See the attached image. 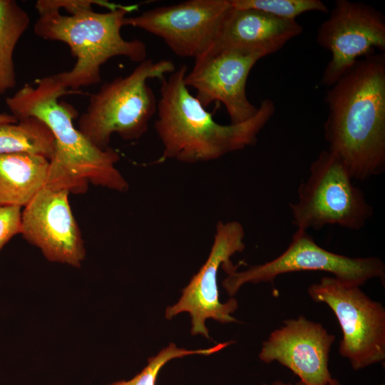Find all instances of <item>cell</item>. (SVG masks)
I'll return each mask as SVG.
<instances>
[{
	"instance_id": "6da1fadb",
	"label": "cell",
	"mask_w": 385,
	"mask_h": 385,
	"mask_svg": "<svg viewBox=\"0 0 385 385\" xmlns=\"http://www.w3.org/2000/svg\"><path fill=\"white\" fill-rule=\"evenodd\" d=\"M326 93L328 150L353 180L385 170V54L359 59Z\"/></svg>"
},
{
	"instance_id": "7a4b0ae2",
	"label": "cell",
	"mask_w": 385,
	"mask_h": 385,
	"mask_svg": "<svg viewBox=\"0 0 385 385\" xmlns=\"http://www.w3.org/2000/svg\"><path fill=\"white\" fill-rule=\"evenodd\" d=\"M38 0V18L34 33L41 38L66 43L76 57L68 71L56 74L66 88L77 91L81 87L101 81V68L108 60L124 56L134 62L145 60V44L138 39L128 41L120 34L126 14L138 4L122 5L101 0Z\"/></svg>"
},
{
	"instance_id": "3957f363",
	"label": "cell",
	"mask_w": 385,
	"mask_h": 385,
	"mask_svg": "<svg viewBox=\"0 0 385 385\" xmlns=\"http://www.w3.org/2000/svg\"><path fill=\"white\" fill-rule=\"evenodd\" d=\"M77 91L63 87L55 75L43 77L36 86L24 85L6 98L7 107L18 120L34 116L43 121L55 138V150L49 160L46 187L79 194L88 184L125 192L128 183L117 169L119 154L113 148L103 150L75 128L76 111L58 98Z\"/></svg>"
},
{
	"instance_id": "277c9868",
	"label": "cell",
	"mask_w": 385,
	"mask_h": 385,
	"mask_svg": "<svg viewBox=\"0 0 385 385\" xmlns=\"http://www.w3.org/2000/svg\"><path fill=\"white\" fill-rule=\"evenodd\" d=\"M187 71L183 65L160 80L155 128L163 146L162 160L206 162L254 145L275 113L274 102L262 101L255 115L244 123L220 124L190 93L184 82Z\"/></svg>"
},
{
	"instance_id": "5b68a950",
	"label": "cell",
	"mask_w": 385,
	"mask_h": 385,
	"mask_svg": "<svg viewBox=\"0 0 385 385\" xmlns=\"http://www.w3.org/2000/svg\"><path fill=\"white\" fill-rule=\"evenodd\" d=\"M175 71L170 60L145 59L128 75L103 83L90 96L78 129L103 150L110 148L114 133L125 140L139 139L157 112L156 98L148 80H160Z\"/></svg>"
},
{
	"instance_id": "8992f818",
	"label": "cell",
	"mask_w": 385,
	"mask_h": 385,
	"mask_svg": "<svg viewBox=\"0 0 385 385\" xmlns=\"http://www.w3.org/2000/svg\"><path fill=\"white\" fill-rule=\"evenodd\" d=\"M297 195L298 200L289 203L297 230H320L331 225L358 230L373 215L363 191L354 184L343 163L328 150L312 161Z\"/></svg>"
},
{
	"instance_id": "52a82bcc",
	"label": "cell",
	"mask_w": 385,
	"mask_h": 385,
	"mask_svg": "<svg viewBox=\"0 0 385 385\" xmlns=\"http://www.w3.org/2000/svg\"><path fill=\"white\" fill-rule=\"evenodd\" d=\"M223 268L227 276L222 286L230 297L247 283L273 282L279 275L302 271L331 273L341 282L357 287L371 279H379L383 284L385 281V265L380 258L350 257L328 251L307 231L297 229L288 247L276 258L239 272L232 263Z\"/></svg>"
},
{
	"instance_id": "ba28073f",
	"label": "cell",
	"mask_w": 385,
	"mask_h": 385,
	"mask_svg": "<svg viewBox=\"0 0 385 385\" xmlns=\"http://www.w3.org/2000/svg\"><path fill=\"white\" fill-rule=\"evenodd\" d=\"M310 298L326 304L342 332L339 354L352 369L361 370L385 360V308L369 298L360 287L324 276L307 289Z\"/></svg>"
},
{
	"instance_id": "9c48e42d",
	"label": "cell",
	"mask_w": 385,
	"mask_h": 385,
	"mask_svg": "<svg viewBox=\"0 0 385 385\" xmlns=\"http://www.w3.org/2000/svg\"><path fill=\"white\" fill-rule=\"evenodd\" d=\"M317 42L331 53L319 82L330 87L360 58L385 50V17L371 5L337 0L319 26Z\"/></svg>"
},
{
	"instance_id": "30bf717a",
	"label": "cell",
	"mask_w": 385,
	"mask_h": 385,
	"mask_svg": "<svg viewBox=\"0 0 385 385\" xmlns=\"http://www.w3.org/2000/svg\"><path fill=\"white\" fill-rule=\"evenodd\" d=\"M232 9L230 0H189L125 17L123 24L161 38L180 57H198L219 39Z\"/></svg>"
},
{
	"instance_id": "8fae6325",
	"label": "cell",
	"mask_w": 385,
	"mask_h": 385,
	"mask_svg": "<svg viewBox=\"0 0 385 385\" xmlns=\"http://www.w3.org/2000/svg\"><path fill=\"white\" fill-rule=\"evenodd\" d=\"M266 54L261 51L225 47L215 43L195 58L187 72L185 86L196 91L195 98L206 108L212 102L222 103L231 124L244 123L255 115L258 106L248 99L246 84L255 64Z\"/></svg>"
},
{
	"instance_id": "7c38bea8",
	"label": "cell",
	"mask_w": 385,
	"mask_h": 385,
	"mask_svg": "<svg viewBox=\"0 0 385 385\" xmlns=\"http://www.w3.org/2000/svg\"><path fill=\"white\" fill-rule=\"evenodd\" d=\"M245 229L235 220L219 221L215 227L213 244L207 259L200 270L182 290L178 302L165 310V318L171 319L182 312L189 313L191 319V334H200L210 339L205 326L207 319L221 323L238 322L231 314L238 307L235 298L230 297L225 303L219 299L217 273L219 268L230 262V257L245 248Z\"/></svg>"
},
{
	"instance_id": "4fadbf2b",
	"label": "cell",
	"mask_w": 385,
	"mask_h": 385,
	"mask_svg": "<svg viewBox=\"0 0 385 385\" xmlns=\"http://www.w3.org/2000/svg\"><path fill=\"white\" fill-rule=\"evenodd\" d=\"M68 195L66 190L42 188L22 211L21 234L48 260L79 267L86 250Z\"/></svg>"
},
{
	"instance_id": "5bb4252c",
	"label": "cell",
	"mask_w": 385,
	"mask_h": 385,
	"mask_svg": "<svg viewBox=\"0 0 385 385\" xmlns=\"http://www.w3.org/2000/svg\"><path fill=\"white\" fill-rule=\"evenodd\" d=\"M335 336L304 316L283 321L263 342L260 359L277 361L307 385H328L332 378L329 359Z\"/></svg>"
},
{
	"instance_id": "9a60e30c",
	"label": "cell",
	"mask_w": 385,
	"mask_h": 385,
	"mask_svg": "<svg viewBox=\"0 0 385 385\" xmlns=\"http://www.w3.org/2000/svg\"><path fill=\"white\" fill-rule=\"evenodd\" d=\"M302 32V26L296 20L277 18L256 9L232 7L215 43L268 56Z\"/></svg>"
},
{
	"instance_id": "2e32d148",
	"label": "cell",
	"mask_w": 385,
	"mask_h": 385,
	"mask_svg": "<svg viewBox=\"0 0 385 385\" xmlns=\"http://www.w3.org/2000/svg\"><path fill=\"white\" fill-rule=\"evenodd\" d=\"M48 169L41 155L0 154V205H27L46 186Z\"/></svg>"
},
{
	"instance_id": "e0dca14e",
	"label": "cell",
	"mask_w": 385,
	"mask_h": 385,
	"mask_svg": "<svg viewBox=\"0 0 385 385\" xmlns=\"http://www.w3.org/2000/svg\"><path fill=\"white\" fill-rule=\"evenodd\" d=\"M55 144L51 129L36 117L29 116L16 123L0 125V154L29 153L50 160Z\"/></svg>"
},
{
	"instance_id": "ac0fdd59",
	"label": "cell",
	"mask_w": 385,
	"mask_h": 385,
	"mask_svg": "<svg viewBox=\"0 0 385 385\" xmlns=\"http://www.w3.org/2000/svg\"><path fill=\"white\" fill-rule=\"evenodd\" d=\"M29 23L28 13L16 1L0 0V96L16 84L13 54Z\"/></svg>"
},
{
	"instance_id": "d6986e66",
	"label": "cell",
	"mask_w": 385,
	"mask_h": 385,
	"mask_svg": "<svg viewBox=\"0 0 385 385\" xmlns=\"http://www.w3.org/2000/svg\"><path fill=\"white\" fill-rule=\"evenodd\" d=\"M233 341L225 342L207 349L195 350H188L184 348L180 349L175 344L170 343L156 356L149 358L147 366L132 379L129 381H119L109 385H155L158 373L161 368L169 361L192 354L208 356L226 348L233 344Z\"/></svg>"
},
{
	"instance_id": "ffe728a7",
	"label": "cell",
	"mask_w": 385,
	"mask_h": 385,
	"mask_svg": "<svg viewBox=\"0 0 385 385\" xmlns=\"http://www.w3.org/2000/svg\"><path fill=\"white\" fill-rule=\"evenodd\" d=\"M235 9H252L284 19L296 20L308 11L329 13L327 6L320 0H230Z\"/></svg>"
},
{
	"instance_id": "44dd1931",
	"label": "cell",
	"mask_w": 385,
	"mask_h": 385,
	"mask_svg": "<svg viewBox=\"0 0 385 385\" xmlns=\"http://www.w3.org/2000/svg\"><path fill=\"white\" fill-rule=\"evenodd\" d=\"M21 207L0 205V251L15 235L21 233Z\"/></svg>"
},
{
	"instance_id": "7402d4cb",
	"label": "cell",
	"mask_w": 385,
	"mask_h": 385,
	"mask_svg": "<svg viewBox=\"0 0 385 385\" xmlns=\"http://www.w3.org/2000/svg\"><path fill=\"white\" fill-rule=\"evenodd\" d=\"M17 118L11 115H7L0 113V125L6 123H18Z\"/></svg>"
},
{
	"instance_id": "603a6c76",
	"label": "cell",
	"mask_w": 385,
	"mask_h": 385,
	"mask_svg": "<svg viewBox=\"0 0 385 385\" xmlns=\"http://www.w3.org/2000/svg\"><path fill=\"white\" fill-rule=\"evenodd\" d=\"M263 385H307V384H306L305 383L299 380V381L295 382L294 384L290 383V382L286 383L282 381H276L272 382L271 384H264Z\"/></svg>"
},
{
	"instance_id": "cb8c5ba5",
	"label": "cell",
	"mask_w": 385,
	"mask_h": 385,
	"mask_svg": "<svg viewBox=\"0 0 385 385\" xmlns=\"http://www.w3.org/2000/svg\"><path fill=\"white\" fill-rule=\"evenodd\" d=\"M328 385H342L337 379L331 378L329 381ZM381 385H385L384 384H382Z\"/></svg>"
}]
</instances>
